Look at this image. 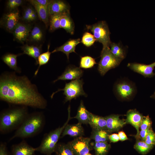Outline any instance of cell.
Returning a JSON list of instances; mask_svg holds the SVG:
<instances>
[{
  "instance_id": "39",
  "label": "cell",
  "mask_w": 155,
  "mask_h": 155,
  "mask_svg": "<svg viewBox=\"0 0 155 155\" xmlns=\"http://www.w3.org/2000/svg\"><path fill=\"white\" fill-rule=\"evenodd\" d=\"M34 10L31 7H28L26 8L24 11L23 15L24 19L27 21L29 22L30 16Z\"/></svg>"
},
{
  "instance_id": "2",
  "label": "cell",
  "mask_w": 155,
  "mask_h": 155,
  "mask_svg": "<svg viewBox=\"0 0 155 155\" xmlns=\"http://www.w3.org/2000/svg\"><path fill=\"white\" fill-rule=\"evenodd\" d=\"M44 123V117L42 113L37 112L29 115L9 140L16 137L26 138L33 136L41 130Z\"/></svg>"
},
{
  "instance_id": "31",
  "label": "cell",
  "mask_w": 155,
  "mask_h": 155,
  "mask_svg": "<svg viewBox=\"0 0 155 155\" xmlns=\"http://www.w3.org/2000/svg\"><path fill=\"white\" fill-rule=\"evenodd\" d=\"M49 47L50 45H49L48 46V51L45 53L41 54L38 57V63L39 64V66L34 73L35 76H36L37 74L40 66L46 64L49 61L51 54L52 53L49 51Z\"/></svg>"
},
{
  "instance_id": "9",
  "label": "cell",
  "mask_w": 155,
  "mask_h": 155,
  "mask_svg": "<svg viewBox=\"0 0 155 155\" xmlns=\"http://www.w3.org/2000/svg\"><path fill=\"white\" fill-rule=\"evenodd\" d=\"M116 95L123 100H128L135 94L136 88L132 82L126 80H123L117 82L114 88Z\"/></svg>"
},
{
  "instance_id": "41",
  "label": "cell",
  "mask_w": 155,
  "mask_h": 155,
  "mask_svg": "<svg viewBox=\"0 0 155 155\" xmlns=\"http://www.w3.org/2000/svg\"><path fill=\"white\" fill-rule=\"evenodd\" d=\"M109 140L111 142L115 143L120 140L118 134L113 133L108 135Z\"/></svg>"
},
{
  "instance_id": "48",
  "label": "cell",
  "mask_w": 155,
  "mask_h": 155,
  "mask_svg": "<svg viewBox=\"0 0 155 155\" xmlns=\"http://www.w3.org/2000/svg\"></svg>"
},
{
  "instance_id": "22",
  "label": "cell",
  "mask_w": 155,
  "mask_h": 155,
  "mask_svg": "<svg viewBox=\"0 0 155 155\" xmlns=\"http://www.w3.org/2000/svg\"><path fill=\"white\" fill-rule=\"evenodd\" d=\"M60 25L61 28L64 29L67 32L71 34L74 33V25L71 18L69 12L63 13L61 18Z\"/></svg>"
},
{
  "instance_id": "1",
  "label": "cell",
  "mask_w": 155,
  "mask_h": 155,
  "mask_svg": "<svg viewBox=\"0 0 155 155\" xmlns=\"http://www.w3.org/2000/svg\"><path fill=\"white\" fill-rule=\"evenodd\" d=\"M0 99L8 103L44 109L46 100L39 92L36 85L25 75L15 72L2 73L0 77Z\"/></svg>"
},
{
  "instance_id": "16",
  "label": "cell",
  "mask_w": 155,
  "mask_h": 155,
  "mask_svg": "<svg viewBox=\"0 0 155 155\" xmlns=\"http://www.w3.org/2000/svg\"><path fill=\"white\" fill-rule=\"evenodd\" d=\"M30 30V26L29 25L18 23L13 31L16 38L19 41L23 42L26 40Z\"/></svg>"
},
{
  "instance_id": "33",
  "label": "cell",
  "mask_w": 155,
  "mask_h": 155,
  "mask_svg": "<svg viewBox=\"0 0 155 155\" xmlns=\"http://www.w3.org/2000/svg\"><path fill=\"white\" fill-rule=\"evenodd\" d=\"M63 14H55L50 16V30L51 31H53L61 28L60 19Z\"/></svg>"
},
{
  "instance_id": "3",
  "label": "cell",
  "mask_w": 155,
  "mask_h": 155,
  "mask_svg": "<svg viewBox=\"0 0 155 155\" xmlns=\"http://www.w3.org/2000/svg\"><path fill=\"white\" fill-rule=\"evenodd\" d=\"M28 115L24 107L9 109L2 112L0 116L1 133H6L17 129Z\"/></svg>"
},
{
  "instance_id": "44",
  "label": "cell",
  "mask_w": 155,
  "mask_h": 155,
  "mask_svg": "<svg viewBox=\"0 0 155 155\" xmlns=\"http://www.w3.org/2000/svg\"><path fill=\"white\" fill-rule=\"evenodd\" d=\"M118 134L120 140L123 141L128 140V138L125 132L121 131L118 132Z\"/></svg>"
},
{
  "instance_id": "30",
  "label": "cell",
  "mask_w": 155,
  "mask_h": 155,
  "mask_svg": "<svg viewBox=\"0 0 155 155\" xmlns=\"http://www.w3.org/2000/svg\"><path fill=\"white\" fill-rule=\"evenodd\" d=\"M55 152L56 155H75L67 144L58 143Z\"/></svg>"
},
{
  "instance_id": "25",
  "label": "cell",
  "mask_w": 155,
  "mask_h": 155,
  "mask_svg": "<svg viewBox=\"0 0 155 155\" xmlns=\"http://www.w3.org/2000/svg\"><path fill=\"white\" fill-rule=\"evenodd\" d=\"M22 49L23 51V54L34 58L36 60V63L38 64V58L42 52L41 49L40 47L26 45L22 47Z\"/></svg>"
},
{
  "instance_id": "19",
  "label": "cell",
  "mask_w": 155,
  "mask_h": 155,
  "mask_svg": "<svg viewBox=\"0 0 155 155\" xmlns=\"http://www.w3.org/2000/svg\"><path fill=\"white\" fill-rule=\"evenodd\" d=\"M19 19L18 11L10 12L5 15L4 18V24L7 30L10 32H13L18 23Z\"/></svg>"
},
{
  "instance_id": "6",
  "label": "cell",
  "mask_w": 155,
  "mask_h": 155,
  "mask_svg": "<svg viewBox=\"0 0 155 155\" xmlns=\"http://www.w3.org/2000/svg\"><path fill=\"white\" fill-rule=\"evenodd\" d=\"M84 83L82 80L80 79L73 80L68 83H66L64 88L62 89H59L53 93L51 96L52 98L54 94L59 91L63 90V94L65 95V102L70 101L73 99H75L80 96H87L84 92L83 88Z\"/></svg>"
},
{
  "instance_id": "15",
  "label": "cell",
  "mask_w": 155,
  "mask_h": 155,
  "mask_svg": "<svg viewBox=\"0 0 155 155\" xmlns=\"http://www.w3.org/2000/svg\"><path fill=\"white\" fill-rule=\"evenodd\" d=\"M50 16H51L65 13H69L68 6L61 0H52L48 6Z\"/></svg>"
},
{
  "instance_id": "5",
  "label": "cell",
  "mask_w": 155,
  "mask_h": 155,
  "mask_svg": "<svg viewBox=\"0 0 155 155\" xmlns=\"http://www.w3.org/2000/svg\"><path fill=\"white\" fill-rule=\"evenodd\" d=\"M100 56L98 69L102 76L104 75L109 70L118 66L121 61L112 54L109 46L103 47Z\"/></svg>"
},
{
  "instance_id": "27",
  "label": "cell",
  "mask_w": 155,
  "mask_h": 155,
  "mask_svg": "<svg viewBox=\"0 0 155 155\" xmlns=\"http://www.w3.org/2000/svg\"><path fill=\"white\" fill-rule=\"evenodd\" d=\"M111 147L107 142H95L93 145L96 155H106Z\"/></svg>"
},
{
  "instance_id": "24",
  "label": "cell",
  "mask_w": 155,
  "mask_h": 155,
  "mask_svg": "<svg viewBox=\"0 0 155 155\" xmlns=\"http://www.w3.org/2000/svg\"><path fill=\"white\" fill-rule=\"evenodd\" d=\"M109 133L105 130L92 129L90 138L95 142H107L109 140Z\"/></svg>"
},
{
  "instance_id": "7",
  "label": "cell",
  "mask_w": 155,
  "mask_h": 155,
  "mask_svg": "<svg viewBox=\"0 0 155 155\" xmlns=\"http://www.w3.org/2000/svg\"><path fill=\"white\" fill-rule=\"evenodd\" d=\"M86 27L92 33L96 41L102 44L103 47L110 46L111 43L110 33L105 22L101 21L92 25H87Z\"/></svg>"
},
{
  "instance_id": "47",
  "label": "cell",
  "mask_w": 155,
  "mask_h": 155,
  "mask_svg": "<svg viewBox=\"0 0 155 155\" xmlns=\"http://www.w3.org/2000/svg\"><path fill=\"white\" fill-rule=\"evenodd\" d=\"M85 155H92V154H90V153H89L86 154Z\"/></svg>"
},
{
  "instance_id": "20",
  "label": "cell",
  "mask_w": 155,
  "mask_h": 155,
  "mask_svg": "<svg viewBox=\"0 0 155 155\" xmlns=\"http://www.w3.org/2000/svg\"><path fill=\"white\" fill-rule=\"evenodd\" d=\"M92 129L107 131L106 122L105 117L95 115L89 112L88 123Z\"/></svg>"
},
{
  "instance_id": "21",
  "label": "cell",
  "mask_w": 155,
  "mask_h": 155,
  "mask_svg": "<svg viewBox=\"0 0 155 155\" xmlns=\"http://www.w3.org/2000/svg\"><path fill=\"white\" fill-rule=\"evenodd\" d=\"M28 1L34 7L40 19L47 26L50 16L48 7L37 4L34 0Z\"/></svg>"
},
{
  "instance_id": "26",
  "label": "cell",
  "mask_w": 155,
  "mask_h": 155,
  "mask_svg": "<svg viewBox=\"0 0 155 155\" xmlns=\"http://www.w3.org/2000/svg\"><path fill=\"white\" fill-rule=\"evenodd\" d=\"M18 56L17 55L8 54L4 55L2 59L10 68L17 72H20L19 68L17 66V58Z\"/></svg>"
},
{
  "instance_id": "38",
  "label": "cell",
  "mask_w": 155,
  "mask_h": 155,
  "mask_svg": "<svg viewBox=\"0 0 155 155\" xmlns=\"http://www.w3.org/2000/svg\"><path fill=\"white\" fill-rule=\"evenodd\" d=\"M22 2L21 0H9L7 2V5L9 8L12 9L20 5Z\"/></svg>"
},
{
  "instance_id": "13",
  "label": "cell",
  "mask_w": 155,
  "mask_h": 155,
  "mask_svg": "<svg viewBox=\"0 0 155 155\" xmlns=\"http://www.w3.org/2000/svg\"><path fill=\"white\" fill-rule=\"evenodd\" d=\"M118 115H111L105 117L107 130L109 132L116 131L126 123L125 120L121 119Z\"/></svg>"
},
{
  "instance_id": "10",
  "label": "cell",
  "mask_w": 155,
  "mask_h": 155,
  "mask_svg": "<svg viewBox=\"0 0 155 155\" xmlns=\"http://www.w3.org/2000/svg\"><path fill=\"white\" fill-rule=\"evenodd\" d=\"M127 66L135 72L143 75L145 78H151L155 75L153 71L155 62L149 65L136 63H129Z\"/></svg>"
},
{
  "instance_id": "23",
  "label": "cell",
  "mask_w": 155,
  "mask_h": 155,
  "mask_svg": "<svg viewBox=\"0 0 155 155\" xmlns=\"http://www.w3.org/2000/svg\"><path fill=\"white\" fill-rule=\"evenodd\" d=\"M72 118L76 119L81 124H88L89 119V112L86 108L83 102L81 100L78 108L76 115Z\"/></svg>"
},
{
  "instance_id": "17",
  "label": "cell",
  "mask_w": 155,
  "mask_h": 155,
  "mask_svg": "<svg viewBox=\"0 0 155 155\" xmlns=\"http://www.w3.org/2000/svg\"><path fill=\"white\" fill-rule=\"evenodd\" d=\"M80 42V39L79 38L70 39L62 45L57 48L51 53H53L58 51L62 52L66 55L68 60L69 54L72 52L76 53L75 51L76 46Z\"/></svg>"
},
{
  "instance_id": "35",
  "label": "cell",
  "mask_w": 155,
  "mask_h": 155,
  "mask_svg": "<svg viewBox=\"0 0 155 155\" xmlns=\"http://www.w3.org/2000/svg\"><path fill=\"white\" fill-rule=\"evenodd\" d=\"M43 36V33L40 28L37 26L34 27L30 34L31 40L34 41H40L42 39Z\"/></svg>"
},
{
  "instance_id": "40",
  "label": "cell",
  "mask_w": 155,
  "mask_h": 155,
  "mask_svg": "<svg viewBox=\"0 0 155 155\" xmlns=\"http://www.w3.org/2000/svg\"><path fill=\"white\" fill-rule=\"evenodd\" d=\"M151 128L141 130L139 133V137L140 139H141V140L145 141L146 137Z\"/></svg>"
},
{
  "instance_id": "37",
  "label": "cell",
  "mask_w": 155,
  "mask_h": 155,
  "mask_svg": "<svg viewBox=\"0 0 155 155\" xmlns=\"http://www.w3.org/2000/svg\"><path fill=\"white\" fill-rule=\"evenodd\" d=\"M152 121L149 116H144L140 127L141 130L151 128Z\"/></svg>"
},
{
  "instance_id": "45",
  "label": "cell",
  "mask_w": 155,
  "mask_h": 155,
  "mask_svg": "<svg viewBox=\"0 0 155 155\" xmlns=\"http://www.w3.org/2000/svg\"><path fill=\"white\" fill-rule=\"evenodd\" d=\"M37 15L36 12L34 10L30 16L29 22L33 21L35 20L36 18Z\"/></svg>"
},
{
  "instance_id": "42",
  "label": "cell",
  "mask_w": 155,
  "mask_h": 155,
  "mask_svg": "<svg viewBox=\"0 0 155 155\" xmlns=\"http://www.w3.org/2000/svg\"><path fill=\"white\" fill-rule=\"evenodd\" d=\"M37 4L48 7V6L52 0H34Z\"/></svg>"
},
{
  "instance_id": "29",
  "label": "cell",
  "mask_w": 155,
  "mask_h": 155,
  "mask_svg": "<svg viewBox=\"0 0 155 155\" xmlns=\"http://www.w3.org/2000/svg\"><path fill=\"white\" fill-rule=\"evenodd\" d=\"M153 147L148 144L144 141L137 140L134 148L139 153L144 155L147 154Z\"/></svg>"
},
{
  "instance_id": "14",
  "label": "cell",
  "mask_w": 155,
  "mask_h": 155,
  "mask_svg": "<svg viewBox=\"0 0 155 155\" xmlns=\"http://www.w3.org/2000/svg\"><path fill=\"white\" fill-rule=\"evenodd\" d=\"M36 151L34 148L24 141L13 146L12 148V155H33Z\"/></svg>"
},
{
  "instance_id": "8",
  "label": "cell",
  "mask_w": 155,
  "mask_h": 155,
  "mask_svg": "<svg viewBox=\"0 0 155 155\" xmlns=\"http://www.w3.org/2000/svg\"><path fill=\"white\" fill-rule=\"evenodd\" d=\"M90 138L78 137L67 144L75 155H85L92 149Z\"/></svg>"
},
{
  "instance_id": "4",
  "label": "cell",
  "mask_w": 155,
  "mask_h": 155,
  "mask_svg": "<svg viewBox=\"0 0 155 155\" xmlns=\"http://www.w3.org/2000/svg\"><path fill=\"white\" fill-rule=\"evenodd\" d=\"M70 110L69 106L68 108V119L63 125L51 131L45 135L40 146L36 148V151L45 155H51L55 152L59 138L65 127L71 119Z\"/></svg>"
},
{
  "instance_id": "43",
  "label": "cell",
  "mask_w": 155,
  "mask_h": 155,
  "mask_svg": "<svg viewBox=\"0 0 155 155\" xmlns=\"http://www.w3.org/2000/svg\"><path fill=\"white\" fill-rule=\"evenodd\" d=\"M0 155H8L6 144L4 143L0 144Z\"/></svg>"
},
{
  "instance_id": "18",
  "label": "cell",
  "mask_w": 155,
  "mask_h": 155,
  "mask_svg": "<svg viewBox=\"0 0 155 155\" xmlns=\"http://www.w3.org/2000/svg\"><path fill=\"white\" fill-rule=\"evenodd\" d=\"M84 135V131L82 124L78 123L74 124H67L61 134V137L66 135L72 137L82 136Z\"/></svg>"
},
{
  "instance_id": "11",
  "label": "cell",
  "mask_w": 155,
  "mask_h": 155,
  "mask_svg": "<svg viewBox=\"0 0 155 155\" xmlns=\"http://www.w3.org/2000/svg\"><path fill=\"white\" fill-rule=\"evenodd\" d=\"M144 117L136 109L129 110L126 114L125 122L126 123L131 125L136 129L137 133L135 136L137 140H139V129Z\"/></svg>"
},
{
  "instance_id": "34",
  "label": "cell",
  "mask_w": 155,
  "mask_h": 155,
  "mask_svg": "<svg viewBox=\"0 0 155 155\" xmlns=\"http://www.w3.org/2000/svg\"><path fill=\"white\" fill-rule=\"evenodd\" d=\"M95 41L96 39L93 35L86 32L83 35L81 42L86 46L89 47L92 45Z\"/></svg>"
},
{
  "instance_id": "46",
  "label": "cell",
  "mask_w": 155,
  "mask_h": 155,
  "mask_svg": "<svg viewBox=\"0 0 155 155\" xmlns=\"http://www.w3.org/2000/svg\"><path fill=\"white\" fill-rule=\"evenodd\" d=\"M150 97L152 98L155 99V91L154 94L151 96Z\"/></svg>"
},
{
  "instance_id": "32",
  "label": "cell",
  "mask_w": 155,
  "mask_h": 155,
  "mask_svg": "<svg viewBox=\"0 0 155 155\" xmlns=\"http://www.w3.org/2000/svg\"><path fill=\"white\" fill-rule=\"evenodd\" d=\"M96 64L94 59L90 56H86L81 57L80 67L85 69H89L93 67Z\"/></svg>"
},
{
  "instance_id": "28",
  "label": "cell",
  "mask_w": 155,
  "mask_h": 155,
  "mask_svg": "<svg viewBox=\"0 0 155 155\" xmlns=\"http://www.w3.org/2000/svg\"><path fill=\"white\" fill-rule=\"evenodd\" d=\"M109 47L112 54L121 61L125 58L126 56L125 51L119 44L111 42Z\"/></svg>"
},
{
  "instance_id": "12",
  "label": "cell",
  "mask_w": 155,
  "mask_h": 155,
  "mask_svg": "<svg viewBox=\"0 0 155 155\" xmlns=\"http://www.w3.org/2000/svg\"><path fill=\"white\" fill-rule=\"evenodd\" d=\"M83 71L80 68L75 66H69L66 69L63 73L57 79L54 80V83L59 80H72L80 79L82 76Z\"/></svg>"
},
{
  "instance_id": "36",
  "label": "cell",
  "mask_w": 155,
  "mask_h": 155,
  "mask_svg": "<svg viewBox=\"0 0 155 155\" xmlns=\"http://www.w3.org/2000/svg\"><path fill=\"white\" fill-rule=\"evenodd\" d=\"M144 142L150 146H154L155 145V133L152 128L149 130Z\"/></svg>"
}]
</instances>
